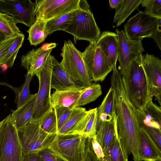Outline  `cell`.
<instances>
[{"label": "cell", "mask_w": 161, "mask_h": 161, "mask_svg": "<svg viewBox=\"0 0 161 161\" xmlns=\"http://www.w3.org/2000/svg\"><path fill=\"white\" fill-rule=\"evenodd\" d=\"M72 12L58 16L47 21L45 31L47 36L56 31H64L70 22Z\"/></svg>", "instance_id": "obj_31"}, {"label": "cell", "mask_w": 161, "mask_h": 161, "mask_svg": "<svg viewBox=\"0 0 161 161\" xmlns=\"http://www.w3.org/2000/svg\"><path fill=\"white\" fill-rule=\"evenodd\" d=\"M138 146L141 161H153L161 158V151L157 147L147 133L140 127Z\"/></svg>", "instance_id": "obj_20"}, {"label": "cell", "mask_w": 161, "mask_h": 161, "mask_svg": "<svg viewBox=\"0 0 161 161\" xmlns=\"http://www.w3.org/2000/svg\"><path fill=\"white\" fill-rule=\"evenodd\" d=\"M11 16L0 11V31L8 37L16 36L22 33Z\"/></svg>", "instance_id": "obj_30"}, {"label": "cell", "mask_w": 161, "mask_h": 161, "mask_svg": "<svg viewBox=\"0 0 161 161\" xmlns=\"http://www.w3.org/2000/svg\"><path fill=\"white\" fill-rule=\"evenodd\" d=\"M161 19H160L158 22L157 29L152 37L157 46L161 50Z\"/></svg>", "instance_id": "obj_43"}, {"label": "cell", "mask_w": 161, "mask_h": 161, "mask_svg": "<svg viewBox=\"0 0 161 161\" xmlns=\"http://www.w3.org/2000/svg\"><path fill=\"white\" fill-rule=\"evenodd\" d=\"M141 54L131 62L128 71L121 76L128 100L136 110H143L152 101L151 87L141 63Z\"/></svg>", "instance_id": "obj_2"}, {"label": "cell", "mask_w": 161, "mask_h": 161, "mask_svg": "<svg viewBox=\"0 0 161 161\" xmlns=\"http://www.w3.org/2000/svg\"><path fill=\"white\" fill-rule=\"evenodd\" d=\"M18 130L9 114L0 122V161H23Z\"/></svg>", "instance_id": "obj_4"}, {"label": "cell", "mask_w": 161, "mask_h": 161, "mask_svg": "<svg viewBox=\"0 0 161 161\" xmlns=\"http://www.w3.org/2000/svg\"><path fill=\"white\" fill-rule=\"evenodd\" d=\"M87 138L78 134H56L48 147L65 161H82Z\"/></svg>", "instance_id": "obj_5"}, {"label": "cell", "mask_w": 161, "mask_h": 161, "mask_svg": "<svg viewBox=\"0 0 161 161\" xmlns=\"http://www.w3.org/2000/svg\"><path fill=\"white\" fill-rule=\"evenodd\" d=\"M53 109L56 114L58 131L68 119L73 110L65 107H60Z\"/></svg>", "instance_id": "obj_35"}, {"label": "cell", "mask_w": 161, "mask_h": 161, "mask_svg": "<svg viewBox=\"0 0 161 161\" xmlns=\"http://www.w3.org/2000/svg\"><path fill=\"white\" fill-rule=\"evenodd\" d=\"M40 127L49 134H56L57 131L55 112L52 108L39 122Z\"/></svg>", "instance_id": "obj_32"}, {"label": "cell", "mask_w": 161, "mask_h": 161, "mask_svg": "<svg viewBox=\"0 0 161 161\" xmlns=\"http://www.w3.org/2000/svg\"><path fill=\"white\" fill-rule=\"evenodd\" d=\"M35 2L31 0H0V11L12 16L17 23L30 27L36 21Z\"/></svg>", "instance_id": "obj_12"}, {"label": "cell", "mask_w": 161, "mask_h": 161, "mask_svg": "<svg viewBox=\"0 0 161 161\" xmlns=\"http://www.w3.org/2000/svg\"><path fill=\"white\" fill-rule=\"evenodd\" d=\"M141 4L145 8L144 12L161 19V0H142Z\"/></svg>", "instance_id": "obj_34"}, {"label": "cell", "mask_w": 161, "mask_h": 161, "mask_svg": "<svg viewBox=\"0 0 161 161\" xmlns=\"http://www.w3.org/2000/svg\"><path fill=\"white\" fill-rule=\"evenodd\" d=\"M56 44H45L36 49H32L21 57V65L27 70V73L33 76L40 72Z\"/></svg>", "instance_id": "obj_15"}, {"label": "cell", "mask_w": 161, "mask_h": 161, "mask_svg": "<svg viewBox=\"0 0 161 161\" xmlns=\"http://www.w3.org/2000/svg\"><path fill=\"white\" fill-rule=\"evenodd\" d=\"M159 19L143 11H139L125 25V36L127 39L134 40L152 37Z\"/></svg>", "instance_id": "obj_10"}, {"label": "cell", "mask_w": 161, "mask_h": 161, "mask_svg": "<svg viewBox=\"0 0 161 161\" xmlns=\"http://www.w3.org/2000/svg\"><path fill=\"white\" fill-rule=\"evenodd\" d=\"M154 120L161 123V108L154 103L152 101L150 102L143 110Z\"/></svg>", "instance_id": "obj_38"}, {"label": "cell", "mask_w": 161, "mask_h": 161, "mask_svg": "<svg viewBox=\"0 0 161 161\" xmlns=\"http://www.w3.org/2000/svg\"><path fill=\"white\" fill-rule=\"evenodd\" d=\"M113 70L111 87L114 93V111L119 140L126 158L131 153L134 161H141L138 146L140 127L136 109L127 97L116 64L113 67Z\"/></svg>", "instance_id": "obj_1"}, {"label": "cell", "mask_w": 161, "mask_h": 161, "mask_svg": "<svg viewBox=\"0 0 161 161\" xmlns=\"http://www.w3.org/2000/svg\"><path fill=\"white\" fill-rule=\"evenodd\" d=\"M106 161H128L119 142L118 134L113 142L103 152Z\"/></svg>", "instance_id": "obj_28"}, {"label": "cell", "mask_w": 161, "mask_h": 161, "mask_svg": "<svg viewBox=\"0 0 161 161\" xmlns=\"http://www.w3.org/2000/svg\"><path fill=\"white\" fill-rule=\"evenodd\" d=\"M79 2L80 0H36L35 16L47 22L79 8Z\"/></svg>", "instance_id": "obj_11"}, {"label": "cell", "mask_w": 161, "mask_h": 161, "mask_svg": "<svg viewBox=\"0 0 161 161\" xmlns=\"http://www.w3.org/2000/svg\"><path fill=\"white\" fill-rule=\"evenodd\" d=\"M17 130L24 154L37 153L48 147L56 135L45 132L38 122L33 120Z\"/></svg>", "instance_id": "obj_7"}, {"label": "cell", "mask_w": 161, "mask_h": 161, "mask_svg": "<svg viewBox=\"0 0 161 161\" xmlns=\"http://www.w3.org/2000/svg\"><path fill=\"white\" fill-rule=\"evenodd\" d=\"M118 50L117 60L119 64L121 76L126 73L132 61L144 51L142 39L130 40L125 36L123 30H116Z\"/></svg>", "instance_id": "obj_13"}, {"label": "cell", "mask_w": 161, "mask_h": 161, "mask_svg": "<svg viewBox=\"0 0 161 161\" xmlns=\"http://www.w3.org/2000/svg\"><path fill=\"white\" fill-rule=\"evenodd\" d=\"M53 57L50 54L41 70L36 75L39 84L32 117L33 121L39 122L52 108L50 100L51 78Z\"/></svg>", "instance_id": "obj_8"}, {"label": "cell", "mask_w": 161, "mask_h": 161, "mask_svg": "<svg viewBox=\"0 0 161 161\" xmlns=\"http://www.w3.org/2000/svg\"><path fill=\"white\" fill-rule=\"evenodd\" d=\"M152 161H161V158H159Z\"/></svg>", "instance_id": "obj_48"}, {"label": "cell", "mask_w": 161, "mask_h": 161, "mask_svg": "<svg viewBox=\"0 0 161 161\" xmlns=\"http://www.w3.org/2000/svg\"><path fill=\"white\" fill-rule=\"evenodd\" d=\"M123 0H109V3L110 7L112 8H116L122 3Z\"/></svg>", "instance_id": "obj_46"}, {"label": "cell", "mask_w": 161, "mask_h": 161, "mask_svg": "<svg viewBox=\"0 0 161 161\" xmlns=\"http://www.w3.org/2000/svg\"><path fill=\"white\" fill-rule=\"evenodd\" d=\"M93 149L97 157L101 161H106L102 148L100 144L94 139H91Z\"/></svg>", "instance_id": "obj_42"}, {"label": "cell", "mask_w": 161, "mask_h": 161, "mask_svg": "<svg viewBox=\"0 0 161 161\" xmlns=\"http://www.w3.org/2000/svg\"><path fill=\"white\" fill-rule=\"evenodd\" d=\"M82 161H101L94 153L91 139L89 138L86 140L85 152Z\"/></svg>", "instance_id": "obj_40"}, {"label": "cell", "mask_w": 161, "mask_h": 161, "mask_svg": "<svg viewBox=\"0 0 161 161\" xmlns=\"http://www.w3.org/2000/svg\"><path fill=\"white\" fill-rule=\"evenodd\" d=\"M32 77L33 76L31 74L27 73L25 75V80L24 83L19 87H14L8 86V84L5 85L8 86L15 93V102L17 105L16 109L25 103L33 96V94H31L29 90L30 83Z\"/></svg>", "instance_id": "obj_26"}, {"label": "cell", "mask_w": 161, "mask_h": 161, "mask_svg": "<svg viewBox=\"0 0 161 161\" xmlns=\"http://www.w3.org/2000/svg\"><path fill=\"white\" fill-rule=\"evenodd\" d=\"M141 63L149 83L152 95L161 105V60L154 55H142Z\"/></svg>", "instance_id": "obj_14"}, {"label": "cell", "mask_w": 161, "mask_h": 161, "mask_svg": "<svg viewBox=\"0 0 161 161\" xmlns=\"http://www.w3.org/2000/svg\"><path fill=\"white\" fill-rule=\"evenodd\" d=\"M90 111L85 108L76 107L72 111L66 122L57 131L58 134L82 135Z\"/></svg>", "instance_id": "obj_16"}, {"label": "cell", "mask_w": 161, "mask_h": 161, "mask_svg": "<svg viewBox=\"0 0 161 161\" xmlns=\"http://www.w3.org/2000/svg\"><path fill=\"white\" fill-rule=\"evenodd\" d=\"M136 113L139 125H143L161 129V123L154 120L143 110H136Z\"/></svg>", "instance_id": "obj_36"}, {"label": "cell", "mask_w": 161, "mask_h": 161, "mask_svg": "<svg viewBox=\"0 0 161 161\" xmlns=\"http://www.w3.org/2000/svg\"><path fill=\"white\" fill-rule=\"evenodd\" d=\"M104 53L108 64L112 69L117 60L118 43L116 33L103 31L96 42Z\"/></svg>", "instance_id": "obj_19"}, {"label": "cell", "mask_w": 161, "mask_h": 161, "mask_svg": "<svg viewBox=\"0 0 161 161\" xmlns=\"http://www.w3.org/2000/svg\"><path fill=\"white\" fill-rule=\"evenodd\" d=\"M96 130L95 140L104 152L109 147L118 134L115 114L111 120L102 122L96 126Z\"/></svg>", "instance_id": "obj_21"}, {"label": "cell", "mask_w": 161, "mask_h": 161, "mask_svg": "<svg viewBox=\"0 0 161 161\" xmlns=\"http://www.w3.org/2000/svg\"><path fill=\"white\" fill-rule=\"evenodd\" d=\"M37 153L43 161H65L48 147Z\"/></svg>", "instance_id": "obj_39"}, {"label": "cell", "mask_w": 161, "mask_h": 161, "mask_svg": "<svg viewBox=\"0 0 161 161\" xmlns=\"http://www.w3.org/2000/svg\"><path fill=\"white\" fill-rule=\"evenodd\" d=\"M142 0H123L115 9L113 23L116 26H120L135 10L138 9Z\"/></svg>", "instance_id": "obj_24"}, {"label": "cell", "mask_w": 161, "mask_h": 161, "mask_svg": "<svg viewBox=\"0 0 161 161\" xmlns=\"http://www.w3.org/2000/svg\"><path fill=\"white\" fill-rule=\"evenodd\" d=\"M102 94L100 85L92 83L90 86L85 88L78 99L76 107L84 106L95 101Z\"/></svg>", "instance_id": "obj_27"}, {"label": "cell", "mask_w": 161, "mask_h": 161, "mask_svg": "<svg viewBox=\"0 0 161 161\" xmlns=\"http://www.w3.org/2000/svg\"><path fill=\"white\" fill-rule=\"evenodd\" d=\"M97 108L89 110V114L83 131V135L91 139H96L97 122Z\"/></svg>", "instance_id": "obj_33"}, {"label": "cell", "mask_w": 161, "mask_h": 161, "mask_svg": "<svg viewBox=\"0 0 161 161\" xmlns=\"http://www.w3.org/2000/svg\"><path fill=\"white\" fill-rule=\"evenodd\" d=\"M144 161H152L148 160H144Z\"/></svg>", "instance_id": "obj_49"}, {"label": "cell", "mask_w": 161, "mask_h": 161, "mask_svg": "<svg viewBox=\"0 0 161 161\" xmlns=\"http://www.w3.org/2000/svg\"><path fill=\"white\" fill-rule=\"evenodd\" d=\"M85 88L83 86H80L64 91L55 90L51 95L52 108L65 107L73 110L76 108L78 99Z\"/></svg>", "instance_id": "obj_18"}, {"label": "cell", "mask_w": 161, "mask_h": 161, "mask_svg": "<svg viewBox=\"0 0 161 161\" xmlns=\"http://www.w3.org/2000/svg\"><path fill=\"white\" fill-rule=\"evenodd\" d=\"M16 36L8 37L0 43V63L5 56L8 49L15 39Z\"/></svg>", "instance_id": "obj_41"}, {"label": "cell", "mask_w": 161, "mask_h": 161, "mask_svg": "<svg viewBox=\"0 0 161 161\" xmlns=\"http://www.w3.org/2000/svg\"><path fill=\"white\" fill-rule=\"evenodd\" d=\"M96 126L102 122L111 120L115 115L114 93L111 87L100 105L97 109Z\"/></svg>", "instance_id": "obj_23"}, {"label": "cell", "mask_w": 161, "mask_h": 161, "mask_svg": "<svg viewBox=\"0 0 161 161\" xmlns=\"http://www.w3.org/2000/svg\"><path fill=\"white\" fill-rule=\"evenodd\" d=\"M23 161H43L37 153L24 154Z\"/></svg>", "instance_id": "obj_44"}, {"label": "cell", "mask_w": 161, "mask_h": 161, "mask_svg": "<svg viewBox=\"0 0 161 161\" xmlns=\"http://www.w3.org/2000/svg\"><path fill=\"white\" fill-rule=\"evenodd\" d=\"M37 94H33L29 100L15 110H11L12 119L17 130L33 121Z\"/></svg>", "instance_id": "obj_22"}, {"label": "cell", "mask_w": 161, "mask_h": 161, "mask_svg": "<svg viewBox=\"0 0 161 161\" xmlns=\"http://www.w3.org/2000/svg\"><path fill=\"white\" fill-rule=\"evenodd\" d=\"M47 22L43 20L36 19L27 31L29 34L27 39L31 45L36 46L45 41L48 36L45 31Z\"/></svg>", "instance_id": "obj_25"}, {"label": "cell", "mask_w": 161, "mask_h": 161, "mask_svg": "<svg viewBox=\"0 0 161 161\" xmlns=\"http://www.w3.org/2000/svg\"><path fill=\"white\" fill-rule=\"evenodd\" d=\"M139 125L147 133L157 147L161 151V129L143 125Z\"/></svg>", "instance_id": "obj_37"}, {"label": "cell", "mask_w": 161, "mask_h": 161, "mask_svg": "<svg viewBox=\"0 0 161 161\" xmlns=\"http://www.w3.org/2000/svg\"><path fill=\"white\" fill-rule=\"evenodd\" d=\"M79 8L85 10L91 11L89 4L87 1L85 0H80Z\"/></svg>", "instance_id": "obj_45"}, {"label": "cell", "mask_w": 161, "mask_h": 161, "mask_svg": "<svg viewBox=\"0 0 161 161\" xmlns=\"http://www.w3.org/2000/svg\"><path fill=\"white\" fill-rule=\"evenodd\" d=\"M82 59L92 82L102 81L113 70L104 53L95 43H90L82 52Z\"/></svg>", "instance_id": "obj_9"}, {"label": "cell", "mask_w": 161, "mask_h": 161, "mask_svg": "<svg viewBox=\"0 0 161 161\" xmlns=\"http://www.w3.org/2000/svg\"><path fill=\"white\" fill-rule=\"evenodd\" d=\"M61 55L62 58L60 64L72 78L85 88L92 84L82 59V52L70 40L64 42Z\"/></svg>", "instance_id": "obj_6"}, {"label": "cell", "mask_w": 161, "mask_h": 161, "mask_svg": "<svg viewBox=\"0 0 161 161\" xmlns=\"http://www.w3.org/2000/svg\"><path fill=\"white\" fill-rule=\"evenodd\" d=\"M64 31L73 36L75 43L80 40L95 43L101 34L91 11L80 8L72 12L70 22Z\"/></svg>", "instance_id": "obj_3"}, {"label": "cell", "mask_w": 161, "mask_h": 161, "mask_svg": "<svg viewBox=\"0 0 161 161\" xmlns=\"http://www.w3.org/2000/svg\"><path fill=\"white\" fill-rule=\"evenodd\" d=\"M24 38L25 36L22 33L16 36L5 56L1 62L0 66L3 65L8 68H11L13 66L18 52L22 46Z\"/></svg>", "instance_id": "obj_29"}, {"label": "cell", "mask_w": 161, "mask_h": 161, "mask_svg": "<svg viewBox=\"0 0 161 161\" xmlns=\"http://www.w3.org/2000/svg\"><path fill=\"white\" fill-rule=\"evenodd\" d=\"M8 37L0 31V43Z\"/></svg>", "instance_id": "obj_47"}, {"label": "cell", "mask_w": 161, "mask_h": 161, "mask_svg": "<svg viewBox=\"0 0 161 161\" xmlns=\"http://www.w3.org/2000/svg\"><path fill=\"white\" fill-rule=\"evenodd\" d=\"M80 86H83L72 78L53 57L51 78V89L62 91Z\"/></svg>", "instance_id": "obj_17"}]
</instances>
